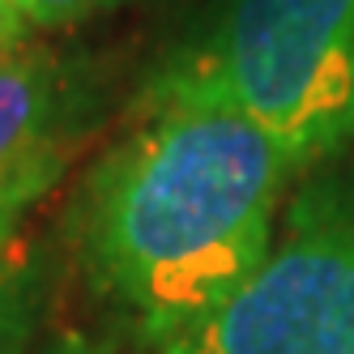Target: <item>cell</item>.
<instances>
[{
    "label": "cell",
    "instance_id": "obj_2",
    "mask_svg": "<svg viewBox=\"0 0 354 354\" xmlns=\"http://www.w3.org/2000/svg\"><path fill=\"white\" fill-rule=\"evenodd\" d=\"M188 60L290 171L354 141V0H226L209 43Z\"/></svg>",
    "mask_w": 354,
    "mask_h": 354
},
{
    "label": "cell",
    "instance_id": "obj_8",
    "mask_svg": "<svg viewBox=\"0 0 354 354\" xmlns=\"http://www.w3.org/2000/svg\"><path fill=\"white\" fill-rule=\"evenodd\" d=\"M43 354H107V350H98V346L86 342V337H60L56 346H47Z\"/></svg>",
    "mask_w": 354,
    "mask_h": 354
},
{
    "label": "cell",
    "instance_id": "obj_5",
    "mask_svg": "<svg viewBox=\"0 0 354 354\" xmlns=\"http://www.w3.org/2000/svg\"><path fill=\"white\" fill-rule=\"evenodd\" d=\"M26 299H30L26 261L13 252V235H0V354L17 342L21 324H26Z\"/></svg>",
    "mask_w": 354,
    "mask_h": 354
},
{
    "label": "cell",
    "instance_id": "obj_7",
    "mask_svg": "<svg viewBox=\"0 0 354 354\" xmlns=\"http://www.w3.org/2000/svg\"><path fill=\"white\" fill-rule=\"evenodd\" d=\"M30 39L26 30V0H0V56Z\"/></svg>",
    "mask_w": 354,
    "mask_h": 354
},
{
    "label": "cell",
    "instance_id": "obj_1",
    "mask_svg": "<svg viewBox=\"0 0 354 354\" xmlns=\"http://www.w3.org/2000/svg\"><path fill=\"white\" fill-rule=\"evenodd\" d=\"M290 175L282 149L184 56L90 180L82 248L98 286L154 342L192 324L261 265Z\"/></svg>",
    "mask_w": 354,
    "mask_h": 354
},
{
    "label": "cell",
    "instance_id": "obj_3",
    "mask_svg": "<svg viewBox=\"0 0 354 354\" xmlns=\"http://www.w3.org/2000/svg\"><path fill=\"white\" fill-rule=\"evenodd\" d=\"M158 354H354V192L312 188L261 265Z\"/></svg>",
    "mask_w": 354,
    "mask_h": 354
},
{
    "label": "cell",
    "instance_id": "obj_6",
    "mask_svg": "<svg viewBox=\"0 0 354 354\" xmlns=\"http://www.w3.org/2000/svg\"><path fill=\"white\" fill-rule=\"evenodd\" d=\"M124 0H26V30L30 35H56L73 30L82 21L120 9Z\"/></svg>",
    "mask_w": 354,
    "mask_h": 354
},
{
    "label": "cell",
    "instance_id": "obj_4",
    "mask_svg": "<svg viewBox=\"0 0 354 354\" xmlns=\"http://www.w3.org/2000/svg\"><path fill=\"white\" fill-rule=\"evenodd\" d=\"M68 77L47 47L21 43L0 56V235L52 188L64 162Z\"/></svg>",
    "mask_w": 354,
    "mask_h": 354
}]
</instances>
